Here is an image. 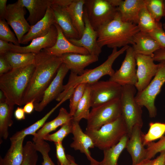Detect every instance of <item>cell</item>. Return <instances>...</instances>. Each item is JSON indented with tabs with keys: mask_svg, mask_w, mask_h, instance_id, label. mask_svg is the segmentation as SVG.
I'll return each mask as SVG.
<instances>
[{
	"mask_svg": "<svg viewBox=\"0 0 165 165\" xmlns=\"http://www.w3.org/2000/svg\"><path fill=\"white\" fill-rule=\"evenodd\" d=\"M62 63L61 57L50 54L44 50L36 54L35 69L25 92L22 105L32 101L34 103L40 101Z\"/></svg>",
	"mask_w": 165,
	"mask_h": 165,
	"instance_id": "1",
	"label": "cell"
},
{
	"mask_svg": "<svg viewBox=\"0 0 165 165\" xmlns=\"http://www.w3.org/2000/svg\"><path fill=\"white\" fill-rule=\"evenodd\" d=\"M96 31L99 46L113 49L133 45L134 36L140 31L137 25L123 21L118 11L112 20Z\"/></svg>",
	"mask_w": 165,
	"mask_h": 165,
	"instance_id": "2",
	"label": "cell"
},
{
	"mask_svg": "<svg viewBox=\"0 0 165 165\" xmlns=\"http://www.w3.org/2000/svg\"><path fill=\"white\" fill-rule=\"evenodd\" d=\"M34 64L12 69L0 75V89L9 105H22L24 97L35 69Z\"/></svg>",
	"mask_w": 165,
	"mask_h": 165,
	"instance_id": "3",
	"label": "cell"
},
{
	"mask_svg": "<svg viewBox=\"0 0 165 165\" xmlns=\"http://www.w3.org/2000/svg\"><path fill=\"white\" fill-rule=\"evenodd\" d=\"M129 46L123 47L119 50L117 48L113 49L111 53L102 64L94 68L85 69L83 73L80 75L71 72L68 81L64 86V90L56 100L58 102L61 101L70 89L74 88L79 84L85 83L90 85L98 81L104 76H112L115 72L112 67L113 63L116 58L126 51Z\"/></svg>",
	"mask_w": 165,
	"mask_h": 165,
	"instance_id": "4",
	"label": "cell"
},
{
	"mask_svg": "<svg viewBox=\"0 0 165 165\" xmlns=\"http://www.w3.org/2000/svg\"><path fill=\"white\" fill-rule=\"evenodd\" d=\"M84 132L92 139L95 147L103 150L115 145L127 134V127L121 116L98 130H86Z\"/></svg>",
	"mask_w": 165,
	"mask_h": 165,
	"instance_id": "5",
	"label": "cell"
},
{
	"mask_svg": "<svg viewBox=\"0 0 165 165\" xmlns=\"http://www.w3.org/2000/svg\"><path fill=\"white\" fill-rule=\"evenodd\" d=\"M136 90L134 85L122 86L119 99L121 116L126 124L129 138L134 127L138 126L142 127L143 125L142 107L135 99Z\"/></svg>",
	"mask_w": 165,
	"mask_h": 165,
	"instance_id": "6",
	"label": "cell"
},
{
	"mask_svg": "<svg viewBox=\"0 0 165 165\" xmlns=\"http://www.w3.org/2000/svg\"><path fill=\"white\" fill-rule=\"evenodd\" d=\"M157 72L148 85L143 90L137 93L135 97L136 102L147 109L150 118L157 115L155 101L165 82V61L160 62Z\"/></svg>",
	"mask_w": 165,
	"mask_h": 165,
	"instance_id": "7",
	"label": "cell"
},
{
	"mask_svg": "<svg viewBox=\"0 0 165 165\" xmlns=\"http://www.w3.org/2000/svg\"><path fill=\"white\" fill-rule=\"evenodd\" d=\"M84 9L96 31L112 20L118 12L112 0H85Z\"/></svg>",
	"mask_w": 165,
	"mask_h": 165,
	"instance_id": "8",
	"label": "cell"
},
{
	"mask_svg": "<svg viewBox=\"0 0 165 165\" xmlns=\"http://www.w3.org/2000/svg\"><path fill=\"white\" fill-rule=\"evenodd\" d=\"M121 116L119 99H115L92 108L90 112L86 130H97Z\"/></svg>",
	"mask_w": 165,
	"mask_h": 165,
	"instance_id": "9",
	"label": "cell"
},
{
	"mask_svg": "<svg viewBox=\"0 0 165 165\" xmlns=\"http://www.w3.org/2000/svg\"><path fill=\"white\" fill-rule=\"evenodd\" d=\"M92 108L111 101L120 99L122 86L109 80L98 81L89 85Z\"/></svg>",
	"mask_w": 165,
	"mask_h": 165,
	"instance_id": "10",
	"label": "cell"
},
{
	"mask_svg": "<svg viewBox=\"0 0 165 165\" xmlns=\"http://www.w3.org/2000/svg\"><path fill=\"white\" fill-rule=\"evenodd\" d=\"M125 58L120 68L110 77L109 80L121 86H134L138 82L135 54L132 47L129 46L126 50Z\"/></svg>",
	"mask_w": 165,
	"mask_h": 165,
	"instance_id": "11",
	"label": "cell"
},
{
	"mask_svg": "<svg viewBox=\"0 0 165 165\" xmlns=\"http://www.w3.org/2000/svg\"><path fill=\"white\" fill-rule=\"evenodd\" d=\"M5 20L13 30L19 43L25 34L29 31L31 26L25 18V8L19 0L7 5Z\"/></svg>",
	"mask_w": 165,
	"mask_h": 165,
	"instance_id": "12",
	"label": "cell"
},
{
	"mask_svg": "<svg viewBox=\"0 0 165 165\" xmlns=\"http://www.w3.org/2000/svg\"><path fill=\"white\" fill-rule=\"evenodd\" d=\"M135 58L137 68L138 82L135 85L138 92L144 90L149 84L152 78L156 74L159 64L154 62L151 56L136 54Z\"/></svg>",
	"mask_w": 165,
	"mask_h": 165,
	"instance_id": "13",
	"label": "cell"
},
{
	"mask_svg": "<svg viewBox=\"0 0 165 165\" xmlns=\"http://www.w3.org/2000/svg\"><path fill=\"white\" fill-rule=\"evenodd\" d=\"M69 70L66 65L62 63L55 77L44 91L40 101L34 103L35 111L41 112L50 102L56 99L63 91L64 79Z\"/></svg>",
	"mask_w": 165,
	"mask_h": 165,
	"instance_id": "14",
	"label": "cell"
},
{
	"mask_svg": "<svg viewBox=\"0 0 165 165\" xmlns=\"http://www.w3.org/2000/svg\"><path fill=\"white\" fill-rule=\"evenodd\" d=\"M83 20L85 29L81 37L79 39H68L74 45L86 49L90 54L98 57L102 51V48L97 42V32L91 26L84 8Z\"/></svg>",
	"mask_w": 165,
	"mask_h": 165,
	"instance_id": "15",
	"label": "cell"
},
{
	"mask_svg": "<svg viewBox=\"0 0 165 165\" xmlns=\"http://www.w3.org/2000/svg\"><path fill=\"white\" fill-rule=\"evenodd\" d=\"M57 36V29L54 24L46 35L33 39L30 44L27 46H17L9 42L10 51L38 54L42 50L53 46L56 42Z\"/></svg>",
	"mask_w": 165,
	"mask_h": 165,
	"instance_id": "16",
	"label": "cell"
},
{
	"mask_svg": "<svg viewBox=\"0 0 165 165\" xmlns=\"http://www.w3.org/2000/svg\"><path fill=\"white\" fill-rule=\"evenodd\" d=\"M72 133L73 135V141L71 144L70 147L75 150H79L86 156L90 161V165H99L98 162L91 156L90 148H94L93 141L88 135L83 132L79 124V123L72 120Z\"/></svg>",
	"mask_w": 165,
	"mask_h": 165,
	"instance_id": "17",
	"label": "cell"
},
{
	"mask_svg": "<svg viewBox=\"0 0 165 165\" xmlns=\"http://www.w3.org/2000/svg\"><path fill=\"white\" fill-rule=\"evenodd\" d=\"M54 25L57 32V40L53 46L43 49L46 52L50 54L59 57L64 54L70 53L90 54L85 48L77 46L71 43L65 36L60 27L56 23Z\"/></svg>",
	"mask_w": 165,
	"mask_h": 165,
	"instance_id": "18",
	"label": "cell"
},
{
	"mask_svg": "<svg viewBox=\"0 0 165 165\" xmlns=\"http://www.w3.org/2000/svg\"><path fill=\"white\" fill-rule=\"evenodd\" d=\"M55 23V19L50 6L48 8L44 17L31 26L29 31L22 38L20 44H27L35 38L46 35Z\"/></svg>",
	"mask_w": 165,
	"mask_h": 165,
	"instance_id": "19",
	"label": "cell"
},
{
	"mask_svg": "<svg viewBox=\"0 0 165 165\" xmlns=\"http://www.w3.org/2000/svg\"><path fill=\"white\" fill-rule=\"evenodd\" d=\"M61 57L62 63L69 70L78 75L83 73L86 67L98 60V57L90 54L84 55L74 53H65Z\"/></svg>",
	"mask_w": 165,
	"mask_h": 165,
	"instance_id": "20",
	"label": "cell"
},
{
	"mask_svg": "<svg viewBox=\"0 0 165 165\" xmlns=\"http://www.w3.org/2000/svg\"><path fill=\"white\" fill-rule=\"evenodd\" d=\"M141 128L138 126L134 127L126 144V148L131 156L132 165L136 164L145 159L146 149L142 143Z\"/></svg>",
	"mask_w": 165,
	"mask_h": 165,
	"instance_id": "21",
	"label": "cell"
},
{
	"mask_svg": "<svg viewBox=\"0 0 165 165\" xmlns=\"http://www.w3.org/2000/svg\"><path fill=\"white\" fill-rule=\"evenodd\" d=\"M51 7L54 14L56 24L61 28L66 38L68 39H79V33L72 24L66 7L52 3Z\"/></svg>",
	"mask_w": 165,
	"mask_h": 165,
	"instance_id": "22",
	"label": "cell"
},
{
	"mask_svg": "<svg viewBox=\"0 0 165 165\" xmlns=\"http://www.w3.org/2000/svg\"><path fill=\"white\" fill-rule=\"evenodd\" d=\"M145 6V0H120L117 10L123 21L137 25L140 12Z\"/></svg>",
	"mask_w": 165,
	"mask_h": 165,
	"instance_id": "23",
	"label": "cell"
},
{
	"mask_svg": "<svg viewBox=\"0 0 165 165\" xmlns=\"http://www.w3.org/2000/svg\"><path fill=\"white\" fill-rule=\"evenodd\" d=\"M133 50L136 54L153 56L154 53L162 48L148 33L139 31L134 36Z\"/></svg>",
	"mask_w": 165,
	"mask_h": 165,
	"instance_id": "24",
	"label": "cell"
},
{
	"mask_svg": "<svg viewBox=\"0 0 165 165\" xmlns=\"http://www.w3.org/2000/svg\"><path fill=\"white\" fill-rule=\"evenodd\" d=\"M29 12L27 21L33 25L45 16L48 8L51 5L52 0H19Z\"/></svg>",
	"mask_w": 165,
	"mask_h": 165,
	"instance_id": "25",
	"label": "cell"
},
{
	"mask_svg": "<svg viewBox=\"0 0 165 165\" xmlns=\"http://www.w3.org/2000/svg\"><path fill=\"white\" fill-rule=\"evenodd\" d=\"M72 119L73 116L66 109L61 108L57 117L53 120L45 123L39 130L32 135L34 142L44 140L43 138L45 136L55 130L58 127L71 121Z\"/></svg>",
	"mask_w": 165,
	"mask_h": 165,
	"instance_id": "26",
	"label": "cell"
},
{
	"mask_svg": "<svg viewBox=\"0 0 165 165\" xmlns=\"http://www.w3.org/2000/svg\"><path fill=\"white\" fill-rule=\"evenodd\" d=\"M71 94L68 93L65 96L44 116L28 127L16 132L10 138L11 143L16 141L28 135H32L39 130L45 124L52 114L63 103L69 99Z\"/></svg>",
	"mask_w": 165,
	"mask_h": 165,
	"instance_id": "27",
	"label": "cell"
},
{
	"mask_svg": "<svg viewBox=\"0 0 165 165\" xmlns=\"http://www.w3.org/2000/svg\"><path fill=\"white\" fill-rule=\"evenodd\" d=\"M85 3V0H72L71 3L66 7L72 24L80 38L85 29L83 20Z\"/></svg>",
	"mask_w": 165,
	"mask_h": 165,
	"instance_id": "28",
	"label": "cell"
},
{
	"mask_svg": "<svg viewBox=\"0 0 165 165\" xmlns=\"http://www.w3.org/2000/svg\"><path fill=\"white\" fill-rule=\"evenodd\" d=\"M24 138L11 143L3 158L0 156V165H21L24 159L23 143Z\"/></svg>",
	"mask_w": 165,
	"mask_h": 165,
	"instance_id": "29",
	"label": "cell"
},
{
	"mask_svg": "<svg viewBox=\"0 0 165 165\" xmlns=\"http://www.w3.org/2000/svg\"><path fill=\"white\" fill-rule=\"evenodd\" d=\"M129 137L125 135L115 145L104 150V158L99 162V165H118L119 158L123 150L126 148Z\"/></svg>",
	"mask_w": 165,
	"mask_h": 165,
	"instance_id": "30",
	"label": "cell"
},
{
	"mask_svg": "<svg viewBox=\"0 0 165 165\" xmlns=\"http://www.w3.org/2000/svg\"><path fill=\"white\" fill-rule=\"evenodd\" d=\"M14 106L6 101L0 103V143L2 139H7L9 136V128L13 123L12 117Z\"/></svg>",
	"mask_w": 165,
	"mask_h": 165,
	"instance_id": "31",
	"label": "cell"
},
{
	"mask_svg": "<svg viewBox=\"0 0 165 165\" xmlns=\"http://www.w3.org/2000/svg\"><path fill=\"white\" fill-rule=\"evenodd\" d=\"M12 69L24 67L34 64L36 54L9 51L5 55Z\"/></svg>",
	"mask_w": 165,
	"mask_h": 165,
	"instance_id": "32",
	"label": "cell"
},
{
	"mask_svg": "<svg viewBox=\"0 0 165 165\" xmlns=\"http://www.w3.org/2000/svg\"><path fill=\"white\" fill-rule=\"evenodd\" d=\"M91 107L90 89L88 84L84 95L80 101L72 120L79 122L82 119L87 120Z\"/></svg>",
	"mask_w": 165,
	"mask_h": 165,
	"instance_id": "33",
	"label": "cell"
},
{
	"mask_svg": "<svg viewBox=\"0 0 165 165\" xmlns=\"http://www.w3.org/2000/svg\"><path fill=\"white\" fill-rule=\"evenodd\" d=\"M162 23L156 21L148 11L145 6L141 10L137 25L141 32L149 33Z\"/></svg>",
	"mask_w": 165,
	"mask_h": 165,
	"instance_id": "34",
	"label": "cell"
},
{
	"mask_svg": "<svg viewBox=\"0 0 165 165\" xmlns=\"http://www.w3.org/2000/svg\"><path fill=\"white\" fill-rule=\"evenodd\" d=\"M165 133V123L160 122H150L148 132L141 134L142 143L144 146L160 139Z\"/></svg>",
	"mask_w": 165,
	"mask_h": 165,
	"instance_id": "35",
	"label": "cell"
},
{
	"mask_svg": "<svg viewBox=\"0 0 165 165\" xmlns=\"http://www.w3.org/2000/svg\"><path fill=\"white\" fill-rule=\"evenodd\" d=\"M145 7L148 11L157 21L160 22L165 16V12L163 0H145Z\"/></svg>",
	"mask_w": 165,
	"mask_h": 165,
	"instance_id": "36",
	"label": "cell"
},
{
	"mask_svg": "<svg viewBox=\"0 0 165 165\" xmlns=\"http://www.w3.org/2000/svg\"><path fill=\"white\" fill-rule=\"evenodd\" d=\"M88 84L81 83L76 86L69 98V113L72 116L77 109L78 105L83 97Z\"/></svg>",
	"mask_w": 165,
	"mask_h": 165,
	"instance_id": "37",
	"label": "cell"
},
{
	"mask_svg": "<svg viewBox=\"0 0 165 165\" xmlns=\"http://www.w3.org/2000/svg\"><path fill=\"white\" fill-rule=\"evenodd\" d=\"M72 120L64 124L57 131L54 133L49 134L44 138L45 141L53 142L54 143L62 142L68 135L72 133Z\"/></svg>",
	"mask_w": 165,
	"mask_h": 165,
	"instance_id": "38",
	"label": "cell"
},
{
	"mask_svg": "<svg viewBox=\"0 0 165 165\" xmlns=\"http://www.w3.org/2000/svg\"><path fill=\"white\" fill-rule=\"evenodd\" d=\"M24 159L21 165H36L38 159L34 143L27 141L24 146Z\"/></svg>",
	"mask_w": 165,
	"mask_h": 165,
	"instance_id": "39",
	"label": "cell"
},
{
	"mask_svg": "<svg viewBox=\"0 0 165 165\" xmlns=\"http://www.w3.org/2000/svg\"><path fill=\"white\" fill-rule=\"evenodd\" d=\"M6 20H0V39L20 46L14 34L10 30Z\"/></svg>",
	"mask_w": 165,
	"mask_h": 165,
	"instance_id": "40",
	"label": "cell"
},
{
	"mask_svg": "<svg viewBox=\"0 0 165 165\" xmlns=\"http://www.w3.org/2000/svg\"><path fill=\"white\" fill-rule=\"evenodd\" d=\"M145 159L151 160L158 153L165 151V136L156 142H152L147 145Z\"/></svg>",
	"mask_w": 165,
	"mask_h": 165,
	"instance_id": "41",
	"label": "cell"
},
{
	"mask_svg": "<svg viewBox=\"0 0 165 165\" xmlns=\"http://www.w3.org/2000/svg\"><path fill=\"white\" fill-rule=\"evenodd\" d=\"M34 143L36 150L40 152L42 155L43 158L42 165H55L49 155L50 150L49 144L44 140H42Z\"/></svg>",
	"mask_w": 165,
	"mask_h": 165,
	"instance_id": "42",
	"label": "cell"
},
{
	"mask_svg": "<svg viewBox=\"0 0 165 165\" xmlns=\"http://www.w3.org/2000/svg\"><path fill=\"white\" fill-rule=\"evenodd\" d=\"M162 48H165V31L162 24L148 33Z\"/></svg>",
	"mask_w": 165,
	"mask_h": 165,
	"instance_id": "43",
	"label": "cell"
},
{
	"mask_svg": "<svg viewBox=\"0 0 165 165\" xmlns=\"http://www.w3.org/2000/svg\"><path fill=\"white\" fill-rule=\"evenodd\" d=\"M55 144L58 163L60 165H69L70 161L65 154L62 142L55 143Z\"/></svg>",
	"mask_w": 165,
	"mask_h": 165,
	"instance_id": "44",
	"label": "cell"
},
{
	"mask_svg": "<svg viewBox=\"0 0 165 165\" xmlns=\"http://www.w3.org/2000/svg\"><path fill=\"white\" fill-rule=\"evenodd\" d=\"M12 68L4 55H0V75L11 71Z\"/></svg>",
	"mask_w": 165,
	"mask_h": 165,
	"instance_id": "45",
	"label": "cell"
},
{
	"mask_svg": "<svg viewBox=\"0 0 165 165\" xmlns=\"http://www.w3.org/2000/svg\"><path fill=\"white\" fill-rule=\"evenodd\" d=\"M154 61L160 62L165 61V48H162L155 52L152 56Z\"/></svg>",
	"mask_w": 165,
	"mask_h": 165,
	"instance_id": "46",
	"label": "cell"
},
{
	"mask_svg": "<svg viewBox=\"0 0 165 165\" xmlns=\"http://www.w3.org/2000/svg\"><path fill=\"white\" fill-rule=\"evenodd\" d=\"M7 0H0V20L6 18L7 11Z\"/></svg>",
	"mask_w": 165,
	"mask_h": 165,
	"instance_id": "47",
	"label": "cell"
},
{
	"mask_svg": "<svg viewBox=\"0 0 165 165\" xmlns=\"http://www.w3.org/2000/svg\"><path fill=\"white\" fill-rule=\"evenodd\" d=\"M165 151L160 153L156 159H153L151 165H165Z\"/></svg>",
	"mask_w": 165,
	"mask_h": 165,
	"instance_id": "48",
	"label": "cell"
},
{
	"mask_svg": "<svg viewBox=\"0 0 165 165\" xmlns=\"http://www.w3.org/2000/svg\"><path fill=\"white\" fill-rule=\"evenodd\" d=\"M9 51V42L0 39V55H5Z\"/></svg>",
	"mask_w": 165,
	"mask_h": 165,
	"instance_id": "49",
	"label": "cell"
},
{
	"mask_svg": "<svg viewBox=\"0 0 165 165\" xmlns=\"http://www.w3.org/2000/svg\"><path fill=\"white\" fill-rule=\"evenodd\" d=\"M25 113L23 108L18 107L15 110L14 114L16 119L20 120L25 119Z\"/></svg>",
	"mask_w": 165,
	"mask_h": 165,
	"instance_id": "50",
	"label": "cell"
},
{
	"mask_svg": "<svg viewBox=\"0 0 165 165\" xmlns=\"http://www.w3.org/2000/svg\"><path fill=\"white\" fill-rule=\"evenodd\" d=\"M34 101H32L27 103L23 108L25 112L28 114H31L35 109Z\"/></svg>",
	"mask_w": 165,
	"mask_h": 165,
	"instance_id": "51",
	"label": "cell"
},
{
	"mask_svg": "<svg viewBox=\"0 0 165 165\" xmlns=\"http://www.w3.org/2000/svg\"><path fill=\"white\" fill-rule=\"evenodd\" d=\"M153 160L145 159L139 163L134 165H151Z\"/></svg>",
	"mask_w": 165,
	"mask_h": 165,
	"instance_id": "52",
	"label": "cell"
},
{
	"mask_svg": "<svg viewBox=\"0 0 165 165\" xmlns=\"http://www.w3.org/2000/svg\"><path fill=\"white\" fill-rule=\"evenodd\" d=\"M67 156L70 161L69 165H78L75 162L74 158L70 155L67 154Z\"/></svg>",
	"mask_w": 165,
	"mask_h": 165,
	"instance_id": "53",
	"label": "cell"
},
{
	"mask_svg": "<svg viewBox=\"0 0 165 165\" xmlns=\"http://www.w3.org/2000/svg\"><path fill=\"white\" fill-rule=\"evenodd\" d=\"M6 100V97L4 94L2 90H0V103L5 102Z\"/></svg>",
	"mask_w": 165,
	"mask_h": 165,
	"instance_id": "54",
	"label": "cell"
},
{
	"mask_svg": "<svg viewBox=\"0 0 165 165\" xmlns=\"http://www.w3.org/2000/svg\"><path fill=\"white\" fill-rule=\"evenodd\" d=\"M163 25V27L164 29V30L165 31V22L163 24H162Z\"/></svg>",
	"mask_w": 165,
	"mask_h": 165,
	"instance_id": "55",
	"label": "cell"
},
{
	"mask_svg": "<svg viewBox=\"0 0 165 165\" xmlns=\"http://www.w3.org/2000/svg\"><path fill=\"white\" fill-rule=\"evenodd\" d=\"M163 4H164V10H165V0H163Z\"/></svg>",
	"mask_w": 165,
	"mask_h": 165,
	"instance_id": "56",
	"label": "cell"
},
{
	"mask_svg": "<svg viewBox=\"0 0 165 165\" xmlns=\"http://www.w3.org/2000/svg\"></svg>",
	"mask_w": 165,
	"mask_h": 165,
	"instance_id": "57",
	"label": "cell"
}]
</instances>
